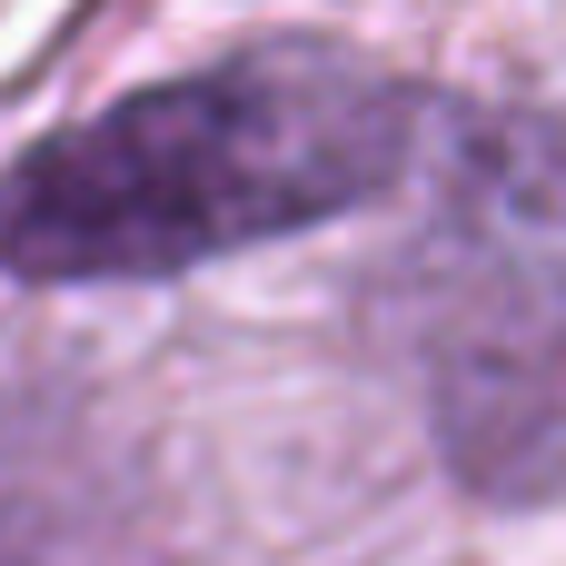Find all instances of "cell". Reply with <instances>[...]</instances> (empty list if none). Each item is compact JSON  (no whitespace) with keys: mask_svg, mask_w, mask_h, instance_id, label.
Listing matches in <instances>:
<instances>
[{"mask_svg":"<svg viewBox=\"0 0 566 566\" xmlns=\"http://www.w3.org/2000/svg\"><path fill=\"white\" fill-rule=\"evenodd\" d=\"M448 289H438V438L458 478L497 507L557 497V119L488 109L458 139V199H448Z\"/></svg>","mask_w":566,"mask_h":566,"instance_id":"cell-2","label":"cell"},{"mask_svg":"<svg viewBox=\"0 0 566 566\" xmlns=\"http://www.w3.org/2000/svg\"><path fill=\"white\" fill-rule=\"evenodd\" d=\"M418 109V80L378 50L249 40L30 139L0 179V269L40 289L179 279L348 219L408 179Z\"/></svg>","mask_w":566,"mask_h":566,"instance_id":"cell-1","label":"cell"}]
</instances>
